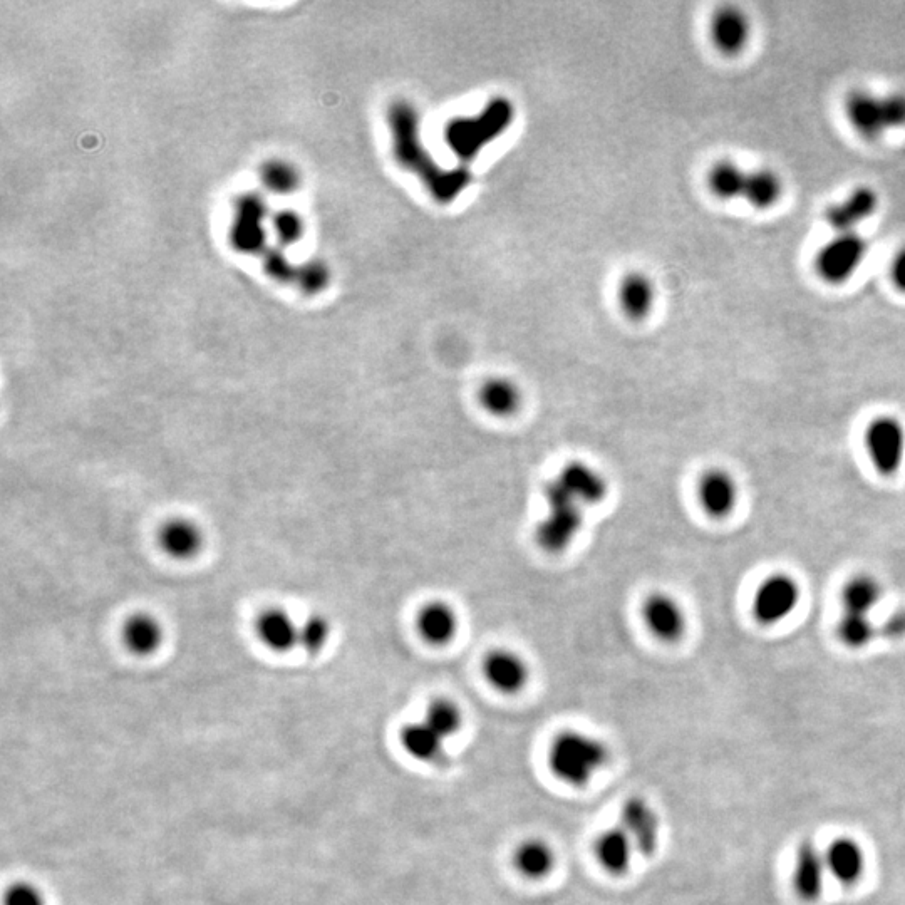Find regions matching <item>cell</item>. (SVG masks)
<instances>
[{"label": "cell", "instance_id": "cell-1", "mask_svg": "<svg viewBox=\"0 0 905 905\" xmlns=\"http://www.w3.org/2000/svg\"><path fill=\"white\" fill-rule=\"evenodd\" d=\"M388 126L393 136V151L399 165L413 171L430 187L436 200L450 203L470 183L465 170H441L433 156L428 155L421 143L419 114L408 101H394L388 109Z\"/></svg>", "mask_w": 905, "mask_h": 905}, {"label": "cell", "instance_id": "cell-2", "mask_svg": "<svg viewBox=\"0 0 905 905\" xmlns=\"http://www.w3.org/2000/svg\"><path fill=\"white\" fill-rule=\"evenodd\" d=\"M609 760L611 750L606 741L585 731H560L549 746L550 771L570 787L589 785Z\"/></svg>", "mask_w": 905, "mask_h": 905}, {"label": "cell", "instance_id": "cell-3", "mask_svg": "<svg viewBox=\"0 0 905 905\" xmlns=\"http://www.w3.org/2000/svg\"><path fill=\"white\" fill-rule=\"evenodd\" d=\"M802 585L795 575L773 572L761 580L751 600V612L761 626H778L797 612L802 602Z\"/></svg>", "mask_w": 905, "mask_h": 905}, {"label": "cell", "instance_id": "cell-4", "mask_svg": "<svg viewBox=\"0 0 905 905\" xmlns=\"http://www.w3.org/2000/svg\"><path fill=\"white\" fill-rule=\"evenodd\" d=\"M869 254V242L859 232L835 233L815 255L818 277L830 285L847 284Z\"/></svg>", "mask_w": 905, "mask_h": 905}, {"label": "cell", "instance_id": "cell-5", "mask_svg": "<svg viewBox=\"0 0 905 905\" xmlns=\"http://www.w3.org/2000/svg\"><path fill=\"white\" fill-rule=\"evenodd\" d=\"M864 448L870 465L882 476H894L905 463V425L892 414L870 419L864 431Z\"/></svg>", "mask_w": 905, "mask_h": 905}, {"label": "cell", "instance_id": "cell-6", "mask_svg": "<svg viewBox=\"0 0 905 905\" xmlns=\"http://www.w3.org/2000/svg\"><path fill=\"white\" fill-rule=\"evenodd\" d=\"M549 503V515L538 523L537 540L540 547L550 554L564 552L582 527V507L567 497L554 481H550L545 493Z\"/></svg>", "mask_w": 905, "mask_h": 905}, {"label": "cell", "instance_id": "cell-7", "mask_svg": "<svg viewBox=\"0 0 905 905\" xmlns=\"http://www.w3.org/2000/svg\"><path fill=\"white\" fill-rule=\"evenodd\" d=\"M267 220H270L269 208L259 193L240 195L233 207L228 242L240 254H264L267 249Z\"/></svg>", "mask_w": 905, "mask_h": 905}, {"label": "cell", "instance_id": "cell-8", "mask_svg": "<svg viewBox=\"0 0 905 905\" xmlns=\"http://www.w3.org/2000/svg\"><path fill=\"white\" fill-rule=\"evenodd\" d=\"M699 507L713 520H726L740 503V481L724 466H711L696 485Z\"/></svg>", "mask_w": 905, "mask_h": 905}, {"label": "cell", "instance_id": "cell-9", "mask_svg": "<svg viewBox=\"0 0 905 905\" xmlns=\"http://www.w3.org/2000/svg\"><path fill=\"white\" fill-rule=\"evenodd\" d=\"M642 622L657 641L674 644L688 631V614L669 592H652L642 602Z\"/></svg>", "mask_w": 905, "mask_h": 905}, {"label": "cell", "instance_id": "cell-10", "mask_svg": "<svg viewBox=\"0 0 905 905\" xmlns=\"http://www.w3.org/2000/svg\"><path fill=\"white\" fill-rule=\"evenodd\" d=\"M845 116L864 140L877 141L892 131L885 94L879 96L867 89H855L845 98Z\"/></svg>", "mask_w": 905, "mask_h": 905}, {"label": "cell", "instance_id": "cell-11", "mask_svg": "<svg viewBox=\"0 0 905 905\" xmlns=\"http://www.w3.org/2000/svg\"><path fill=\"white\" fill-rule=\"evenodd\" d=\"M554 483L580 507L602 502L609 492L606 475L599 468L580 460L567 463Z\"/></svg>", "mask_w": 905, "mask_h": 905}, {"label": "cell", "instance_id": "cell-12", "mask_svg": "<svg viewBox=\"0 0 905 905\" xmlns=\"http://www.w3.org/2000/svg\"><path fill=\"white\" fill-rule=\"evenodd\" d=\"M483 676L498 693L517 694L528 684L530 666L517 651L498 647L483 659Z\"/></svg>", "mask_w": 905, "mask_h": 905}, {"label": "cell", "instance_id": "cell-13", "mask_svg": "<svg viewBox=\"0 0 905 905\" xmlns=\"http://www.w3.org/2000/svg\"><path fill=\"white\" fill-rule=\"evenodd\" d=\"M879 193L872 187H857L825 210L828 227L835 233L859 232L862 223L874 217L879 210Z\"/></svg>", "mask_w": 905, "mask_h": 905}, {"label": "cell", "instance_id": "cell-14", "mask_svg": "<svg viewBox=\"0 0 905 905\" xmlns=\"http://www.w3.org/2000/svg\"><path fill=\"white\" fill-rule=\"evenodd\" d=\"M827 872L843 887H854L864 879L867 870V854L854 837H837L823 850Z\"/></svg>", "mask_w": 905, "mask_h": 905}, {"label": "cell", "instance_id": "cell-15", "mask_svg": "<svg viewBox=\"0 0 905 905\" xmlns=\"http://www.w3.org/2000/svg\"><path fill=\"white\" fill-rule=\"evenodd\" d=\"M621 827L631 837L636 852L642 857L654 854L659 845V817L656 810L641 797L627 798L621 808Z\"/></svg>", "mask_w": 905, "mask_h": 905}, {"label": "cell", "instance_id": "cell-16", "mask_svg": "<svg viewBox=\"0 0 905 905\" xmlns=\"http://www.w3.org/2000/svg\"><path fill=\"white\" fill-rule=\"evenodd\" d=\"M713 46L723 56H740L750 44L753 27L750 17L738 7H721L714 12L709 26Z\"/></svg>", "mask_w": 905, "mask_h": 905}, {"label": "cell", "instance_id": "cell-17", "mask_svg": "<svg viewBox=\"0 0 905 905\" xmlns=\"http://www.w3.org/2000/svg\"><path fill=\"white\" fill-rule=\"evenodd\" d=\"M416 631L430 646H448L460 631V616L450 602L433 599L419 607Z\"/></svg>", "mask_w": 905, "mask_h": 905}, {"label": "cell", "instance_id": "cell-18", "mask_svg": "<svg viewBox=\"0 0 905 905\" xmlns=\"http://www.w3.org/2000/svg\"><path fill=\"white\" fill-rule=\"evenodd\" d=\"M827 865H825V857L822 850H818L817 845L812 842H805L800 845L797 857H795V865H793V887L797 890V894L802 897L805 902H815L820 899L825 889V879H827Z\"/></svg>", "mask_w": 905, "mask_h": 905}, {"label": "cell", "instance_id": "cell-19", "mask_svg": "<svg viewBox=\"0 0 905 905\" xmlns=\"http://www.w3.org/2000/svg\"><path fill=\"white\" fill-rule=\"evenodd\" d=\"M399 741L403 750L419 763L435 766L448 763L445 738H441L423 719L404 724L399 733Z\"/></svg>", "mask_w": 905, "mask_h": 905}, {"label": "cell", "instance_id": "cell-20", "mask_svg": "<svg viewBox=\"0 0 905 905\" xmlns=\"http://www.w3.org/2000/svg\"><path fill=\"white\" fill-rule=\"evenodd\" d=\"M594 854L607 874L624 875L631 869L632 857L637 852L626 830L617 825L600 832L595 840Z\"/></svg>", "mask_w": 905, "mask_h": 905}, {"label": "cell", "instance_id": "cell-21", "mask_svg": "<svg viewBox=\"0 0 905 905\" xmlns=\"http://www.w3.org/2000/svg\"><path fill=\"white\" fill-rule=\"evenodd\" d=\"M884 595V585L877 575L870 572H857L845 580L840 589V606L842 612L872 616L875 607L879 606Z\"/></svg>", "mask_w": 905, "mask_h": 905}, {"label": "cell", "instance_id": "cell-22", "mask_svg": "<svg viewBox=\"0 0 905 905\" xmlns=\"http://www.w3.org/2000/svg\"><path fill=\"white\" fill-rule=\"evenodd\" d=\"M478 403L493 418H512L523 404V391L512 378L495 376L481 384Z\"/></svg>", "mask_w": 905, "mask_h": 905}, {"label": "cell", "instance_id": "cell-23", "mask_svg": "<svg viewBox=\"0 0 905 905\" xmlns=\"http://www.w3.org/2000/svg\"><path fill=\"white\" fill-rule=\"evenodd\" d=\"M656 304V285L642 272H629L619 284V306L631 321H644Z\"/></svg>", "mask_w": 905, "mask_h": 905}, {"label": "cell", "instance_id": "cell-24", "mask_svg": "<svg viewBox=\"0 0 905 905\" xmlns=\"http://www.w3.org/2000/svg\"><path fill=\"white\" fill-rule=\"evenodd\" d=\"M555 862H557V855H555L554 847L542 838H527L518 843L517 849L513 852L515 869L518 870V874L527 879L538 880L552 874Z\"/></svg>", "mask_w": 905, "mask_h": 905}, {"label": "cell", "instance_id": "cell-25", "mask_svg": "<svg viewBox=\"0 0 905 905\" xmlns=\"http://www.w3.org/2000/svg\"><path fill=\"white\" fill-rule=\"evenodd\" d=\"M160 545L173 559H192L202 550L203 533L190 520L175 518L161 527Z\"/></svg>", "mask_w": 905, "mask_h": 905}, {"label": "cell", "instance_id": "cell-26", "mask_svg": "<svg viewBox=\"0 0 905 905\" xmlns=\"http://www.w3.org/2000/svg\"><path fill=\"white\" fill-rule=\"evenodd\" d=\"M299 632L300 626L282 609L265 611L257 621V634L275 652H287L299 646Z\"/></svg>", "mask_w": 905, "mask_h": 905}, {"label": "cell", "instance_id": "cell-27", "mask_svg": "<svg viewBox=\"0 0 905 905\" xmlns=\"http://www.w3.org/2000/svg\"><path fill=\"white\" fill-rule=\"evenodd\" d=\"M748 173L743 166L735 161L719 160L709 168L706 181L709 192L723 202H735L745 197L746 181Z\"/></svg>", "mask_w": 905, "mask_h": 905}, {"label": "cell", "instance_id": "cell-28", "mask_svg": "<svg viewBox=\"0 0 905 905\" xmlns=\"http://www.w3.org/2000/svg\"><path fill=\"white\" fill-rule=\"evenodd\" d=\"M783 193L785 183L780 173L771 168H756L748 173L743 200L756 210H770L780 203Z\"/></svg>", "mask_w": 905, "mask_h": 905}, {"label": "cell", "instance_id": "cell-29", "mask_svg": "<svg viewBox=\"0 0 905 905\" xmlns=\"http://www.w3.org/2000/svg\"><path fill=\"white\" fill-rule=\"evenodd\" d=\"M163 641V629L155 617L138 614L131 617L125 626V642L130 651L138 656H150Z\"/></svg>", "mask_w": 905, "mask_h": 905}, {"label": "cell", "instance_id": "cell-30", "mask_svg": "<svg viewBox=\"0 0 905 905\" xmlns=\"http://www.w3.org/2000/svg\"><path fill=\"white\" fill-rule=\"evenodd\" d=\"M835 634L843 646L850 649H864L879 637V624L872 616L842 612L835 626Z\"/></svg>", "mask_w": 905, "mask_h": 905}, {"label": "cell", "instance_id": "cell-31", "mask_svg": "<svg viewBox=\"0 0 905 905\" xmlns=\"http://www.w3.org/2000/svg\"><path fill=\"white\" fill-rule=\"evenodd\" d=\"M423 721L430 724L431 728L446 741L460 733L463 728V711L460 706L450 698L433 699L426 708Z\"/></svg>", "mask_w": 905, "mask_h": 905}, {"label": "cell", "instance_id": "cell-32", "mask_svg": "<svg viewBox=\"0 0 905 905\" xmlns=\"http://www.w3.org/2000/svg\"><path fill=\"white\" fill-rule=\"evenodd\" d=\"M260 180L265 190L275 195H289L299 188L300 173L290 161L270 160L262 166Z\"/></svg>", "mask_w": 905, "mask_h": 905}, {"label": "cell", "instance_id": "cell-33", "mask_svg": "<svg viewBox=\"0 0 905 905\" xmlns=\"http://www.w3.org/2000/svg\"><path fill=\"white\" fill-rule=\"evenodd\" d=\"M270 225L274 230L275 238L279 242V247H289V245L299 244L300 238L306 233V223L304 218L300 217V213L290 208H282L270 217Z\"/></svg>", "mask_w": 905, "mask_h": 905}, {"label": "cell", "instance_id": "cell-34", "mask_svg": "<svg viewBox=\"0 0 905 905\" xmlns=\"http://www.w3.org/2000/svg\"><path fill=\"white\" fill-rule=\"evenodd\" d=\"M329 282H331V270L321 260H309V262L297 265L294 285H297L302 292L311 295L319 294L326 289Z\"/></svg>", "mask_w": 905, "mask_h": 905}, {"label": "cell", "instance_id": "cell-35", "mask_svg": "<svg viewBox=\"0 0 905 905\" xmlns=\"http://www.w3.org/2000/svg\"><path fill=\"white\" fill-rule=\"evenodd\" d=\"M264 269L270 279L282 282V284H294L297 275V265L290 262L282 247H267L264 254Z\"/></svg>", "mask_w": 905, "mask_h": 905}, {"label": "cell", "instance_id": "cell-36", "mask_svg": "<svg viewBox=\"0 0 905 905\" xmlns=\"http://www.w3.org/2000/svg\"><path fill=\"white\" fill-rule=\"evenodd\" d=\"M329 636H331V626L326 617L311 616L300 626L299 646L304 647L311 654H316L326 646Z\"/></svg>", "mask_w": 905, "mask_h": 905}, {"label": "cell", "instance_id": "cell-37", "mask_svg": "<svg viewBox=\"0 0 905 905\" xmlns=\"http://www.w3.org/2000/svg\"><path fill=\"white\" fill-rule=\"evenodd\" d=\"M4 905H44L41 892L31 884H14L4 897Z\"/></svg>", "mask_w": 905, "mask_h": 905}, {"label": "cell", "instance_id": "cell-38", "mask_svg": "<svg viewBox=\"0 0 905 905\" xmlns=\"http://www.w3.org/2000/svg\"><path fill=\"white\" fill-rule=\"evenodd\" d=\"M879 637L905 639V607L890 614L882 624H879Z\"/></svg>", "mask_w": 905, "mask_h": 905}, {"label": "cell", "instance_id": "cell-39", "mask_svg": "<svg viewBox=\"0 0 905 905\" xmlns=\"http://www.w3.org/2000/svg\"><path fill=\"white\" fill-rule=\"evenodd\" d=\"M890 280L895 289L905 294V245L900 247L890 262Z\"/></svg>", "mask_w": 905, "mask_h": 905}]
</instances>
